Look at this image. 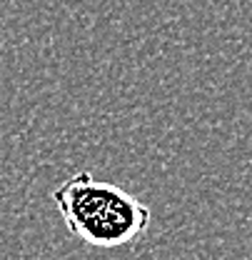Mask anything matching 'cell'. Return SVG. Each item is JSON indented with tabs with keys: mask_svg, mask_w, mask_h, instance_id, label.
<instances>
[{
	"mask_svg": "<svg viewBox=\"0 0 252 260\" xmlns=\"http://www.w3.org/2000/svg\"><path fill=\"white\" fill-rule=\"evenodd\" d=\"M55 208L67 233L90 248L132 245L150 228V208L120 185L95 180L90 173H75L53 190Z\"/></svg>",
	"mask_w": 252,
	"mask_h": 260,
	"instance_id": "obj_1",
	"label": "cell"
}]
</instances>
